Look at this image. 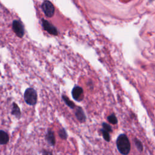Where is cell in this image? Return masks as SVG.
<instances>
[{
  "label": "cell",
  "instance_id": "obj_1",
  "mask_svg": "<svg viewBox=\"0 0 155 155\" xmlns=\"http://www.w3.org/2000/svg\"><path fill=\"white\" fill-rule=\"evenodd\" d=\"M116 145L119 151L123 154H127L130 151V143L127 136L124 134H120L117 141Z\"/></svg>",
  "mask_w": 155,
  "mask_h": 155
},
{
  "label": "cell",
  "instance_id": "obj_2",
  "mask_svg": "<svg viewBox=\"0 0 155 155\" xmlns=\"http://www.w3.org/2000/svg\"><path fill=\"white\" fill-rule=\"evenodd\" d=\"M24 100L29 106H35L37 103L38 95L36 90L32 88H28L24 93Z\"/></svg>",
  "mask_w": 155,
  "mask_h": 155
},
{
  "label": "cell",
  "instance_id": "obj_3",
  "mask_svg": "<svg viewBox=\"0 0 155 155\" xmlns=\"http://www.w3.org/2000/svg\"><path fill=\"white\" fill-rule=\"evenodd\" d=\"M41 7L46 16L49 18H51L53 16L55 10L54 6L50 1H44L42 4Z\"/></svg>",
  "mask_w": 155,
  "mask_h": 155
},
{
  "label": "cell",
  "instance_id": "obj_4",
  "mask_svg": "<svg viewBox=\"0 0 155 155\" xmlns=\"http://www.w3.org/2000/svg\"><path fill=\"white\" fill-rule=\"evenodd\" d=\"M13 32L19 38H23L24 35V28L23 24L18 20H14L12 23Z\"/></svg>",
  "mask_w": 155,
  "mask_h": 155
},
{
  "label": "cell",
  "instance_id": "obj_5",
  "mask_svg": "<svg viewBox=\"0 0 155 155\" xmlns=\"http://www.w3.org/2000/svg\"><path fill=\"white\" fill-rule=\"evenodd\" d=\"M73 98L76 101L80 102L84 99V91L83 89L80 86H75L72 92Z\"/></svg>",
  "mask_w": 155,
  "mask_h": 155
},
{
  "label": "cell",
  "instance_id": "obj_6",
  "mask_svg": "<svg viewBox=\"0 0 155 155\" xmlns=\"http://www.w3.org/2000/svg\"><path fill=\"white\" fill-rule=\"evenodd\" d=\"M42 25L45 30H46L49 33L56 36L58 35V30L57 29L50 24L48 21L44 19H42Z\"/></svg>",
  "mask_w": 155,
  "mask_h": 155
},
{
  "label": "cell",
  "instance_id": "obj_7",
  "mask_svg": "<svg viewBox=\"0 0 155 155\" xmlns=\"http://www.w3.org/2000/svg\"><path fill=\"white\" fill-rule=\"evenodd\" d=\"M75 116H76V118L78 119V120L81 123H84L86 120L85 113H84L83 108L80 107H78L76 108V110L75 112Z\"/></svg>",
  "mask_w": 155,
  "mask_h": 155
},
{
  "label": "cell",
  "instance_id": "obj_8",
  "mask_svg": "<svg viewBox=\"0 0 155 155\" xmlns=\"http://www.w3.org/2000/svg\"><path fill=\"white\" fill-rule=\"evenodd\" d=\"M46 139L48 144L50 145L54 146L55 145V134H54L53 131L52 130H50V129L48 130L47 133L46 135Z\"/></svg>",
  "mask_w": 155,
  "mask_h": 155
},
{
  "label": "cell",
  "instance_id": "obj_9",
  "mask_svg": "<svg viewBox=\"0 0 155 155\" xmlns=\"http://www.w3.org/2000/svg\"><path fill=\"white\" fill-rule=\"evenodd\" d=\"M9 141V137L8 134L3 130H0V145H6Z\"/></svg>",
  "mask_w": 155,
  "mask_h": 155
},
{
  "label": "cell",
  "instance_id": "obj_10",
  "mask_svg": "<svg viewBox=\"0 0 155 155\" xmlns=\"http://www.w3.org/2000/svg\"><path fill=\"white\" fill-rule=\"evenodd\" d=\"M12 114L15 116L17 118H20L21 115L20 109H19L18 106L15 103H13V107H12Z\"/></svg>",
  "mask_w": 155,
  "mask_h": 155
},
{
  "label": "cell",
  "instance_id": "obj_11",
  "mask_svg": "<svg viewBox=\"0 0 155 155\" xmlns=\"http://www.w3.org/2000/svg\"><path fill=\"white\" fill-rule=\"evenodd\" d=\"M62 98H63V101H64V103H66V104L68 107H69L70 108H72V109H73V108H75V104L72 101H70V100L69 99V98H68V97H67V96L63 94V95H62Z\"/></svg>",
  "mask_w": 155,
  "mask_h": 155
},
{
  "label": "cell",
  "instance_id": "obj_12",
  "mask_svg": "<svg viewBox=\"0 0 155 155\" xmlns=\"http://www.w3.org/2000/svg\"><path fill=\"white\" fill-rule=\"evenodd\" d=\"M59 136L62 139V140H66L67 138V132L66 131V130L64 128H61L60 130L59 131Z\"/></svg>",
  "mask_w": 155,
  "mask_h": 155
},
{
  "label": "cell",
  "instance_id": "obj_13",
  "mask_svg": "<svg viewBox=\"0 0 155 155\" xmlns=\"http://www.w3.org/2000/svg\"><path fill=\"white\" fill-rule=\"evenodd\" d=\"M101 132H102V134L103 135V137L104 138V140L107 141V142H109L110 140V134H109V132L104 129H102L101 130Z\"/></svg>",
  "mask_w": 155,
  "mask_h": 155
},
{
  "label": "cell",
  "instance_id": "obj_14",
  "mask_svg": "<svg viewBox=\"0 0 155 155\" xmlns=\"http://www.w3.org/2000/svg\"><path fill=\"white\" fill-rule=\"evenodd\" d=\"M107 119H108V121L110 123H111L112 124H117V123H118L117 118H116V116H114V114H112L110 115Z\"/></svg>",
  "mask_w": 155,
  "mask_h": 155
},
{
  "label": "cell",
  "instance_id": "obj_15",
  "mask_svg": "<svg viewBox=\"0 0 155 155\" xmlns=\"http://www.w3.org/2000/svg\"><path fill=\"white\" fill-rule=\"evenodd\" d=\"M134 142H135V144L136 145H137V148L140 150V151H142V145L141 144V142L140 141H139L138 140H136L134 141Z\"/></svg>",
  "mask_w": 155,
  "mask_h": 155
},
{
  "label": "cell",
  "instance_id": "obj_16",
  "mask_svg": "<svg viewBox=\"0 0 155 155\" xmlns=\"http://www.w3.org/2000/svg\"><path fill=\"white\" fill-rule=\"evenodd\" d=\"M103 129L108 131V132H110L112 130L111 127L106 123H103Z\"/></svg>",
  "mask_w": 155,
  "mask_h": 155
}]
</instances>
